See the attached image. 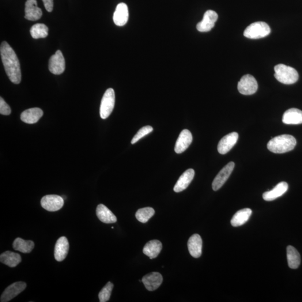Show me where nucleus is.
Listing matches in <instances>:
<instances>
[{"instance_id": "obj_5", "label": "nucleus", "mask_w": 302, "mask_h": 302, "mask_svg": "<svg viewBox=\"0 0 302 302\" xmlns=\"http://www.w3.org/2000/svg\"><path fill=\"white\" fill-rule=\"evenodd\" d=\"M115 100L114 90L112 88L108 89L104 93L101 102L100 115L102 119H107L112 114L114 108Z\"/></svg>"}, {"instance_id": "obj_31", "label": "nucleus", "mask_w": 302, "mask_h": 302, "mask_svg": "<svg viewBox=\"0 0 302 302\" xmlns=\"http://www.w3.org/2000/svg\"><path fill=\"white\" fill-rule=\"evenodd\" d=\"M113 288H114V284L111 282H109L105 285L99 294V298L100 302H108L110 299Z\"/></svg>"}, {"instance_id": "obj_4", "label": "nucleus", "mask_w": 302, "mask_h": 302, "mask_svg": "<svg viewBox=\"0 0 302 302\" xmlns=\"http://www.w3.org/2000/svg\"><path fill=\"white\" fill-rule=\"evenodd\" d=\"M270 32L269 26L266 22L258 21L247 26L245 30L244 35L247 38L256 39L267 36Z\"/></svg>"}, {"instance_id": "obj_13", "label": "nucleus", "mask_w": 302, "mask_h": 302, "mask_svg": "<svg viewBox=\"0 0 302 302\" xmlns=\"http://www.w3.org/2000/svg\"><path fill=\"white\" fill-rule=\"evenodd\" d=\"M142 282L144 284L145 288L149 291L152 292L159 288L163 282V278L160 273L153 272L143 277Z\"/></svg>"}, {"instance_id": "obj_23", "label": "nucleus", "mask_w": 302, "mask_h": 302, "mask_svg": "<svg viewBox=\"0 0 302 302\" xmlns=\"http://www.w3.org/2000/svg\"><path fill=\"white\" fill-rule=\"evenodd\" d=\"M282 121L286 124H302V111L296 108L289 109L283 114Z\"/></svg>"}, {"instance_id": "obj_16", "label": "nucleus", "mask_w": 302, "mask_h": 302, "mask_svg": "<svg viewBox=\"0 0 302 302\" xmlns=\"http://www.w3.org/2000/svg\"><path fill=\"white\" fill-rule=\"evenodd\" d=\"M129 18V11L127 5L124 3H120L116 7L113 21L116 25L122 26L127 24Z\"/></svg>"}, {"instance_id": "obj_6", "label": "nucleus", "mask_w": 302, "mask_h": 302, "mask_svg": "<svg viewBox=\"0 0 302 302\" xmlns=\"http://www.w3.org/2000/svg\"><path fill=\"white\" fill-rule=\"evenodd\" d=\"M258 89V82L254 76L250 75L244 76L238 84V90L245 95H250L255 94Z\"/></svg>"}, {"instance_id": "obj_34", "label": "nucleus", "mask_w": 302, "mask_h": 302, "mask_svg": "<svg viewBox=\"0 0 302 302\" xmlns=\"http://www.w3.org/2000/svg\"><path fill=\"white\" fill-rule=\"evenodd\" d=\"M45 9L48 12H52L54 9V0H42Z\"/></svg>"}, {"instance_id": "obj_22", "label": "nucleus", "mask_w": 302, "mask_h": 302, "mask_svg": "<svg viewBox=\"0 0 302 302\" xmlns=\"http://www.w3.org/2000/svg\"><path fill=\"white\" fill-rule=\"evenodd\" d=\"M96 215L99 220L104 224H114L117 221L116 217L112 211L102 204L97 207Z\"/></svg>"}, {"instance_id": "obj_15", "label": "nucleus", "mask_w": 302, "mask_h": 302, "mask_svg": "<svg viewBox=\"0 0 302 302\" xmlns=\"http://www.w3.org/2000/svg\"><path fill=\"white\" fill-rule=\"evenodd\" d=\"M25 18L30 21L39 20L42 16V11L37 6V0H27L25 3Z\"/></svg>"}, {"instance_id": "obj_11", "label": "nucleus", "mask_w": 302, "mask_h": 302, "mask_svg": "<svg viewBox=\"0 0 302 302\" xmlns=\"http://www.w3.org/2000/svg\"><path fill=\"white\" fill-rule=\"evenodd\" d=\"M26 288V284L24 282H18L9 285L4 290L1 296V302H7L16 297L20 293L23 292Z\"/></svg>"}, {"instance_id": "obj_17", "label": "nucleus", "mask_w": 302, "mask_h": 302, "mask_svg": "<svg viewBox=\"0 0 302 302\" xmlns=\"http://www.w3.org/2000/svg\"><path fill=\"white\" fill-rule=\"evenodd\" d=\"M203 241L201 236L194 234L189 239L188 247L190 254L194 258H199L202 253Z\"/></svg>"}, {"instance_id": "obj_7", "label": "nucleus", "mask_w": 302, "mask_h": 302, "mask_svg": "<svg viewBox=\"0 0 302 302\" xmlns=\"http://www.w3.org/2000/svg\"><path fill=\"white\" fill-rule=\"evenodd\" d=\"M41 206L49 211H56L61 209L64 205V199L57 195H47L41 200Z\"/></svg>"}, {"instance_id": "obj_12", "label": "nucleus", "mask_w": 302, "mask_h": 302, "mask_svg": "<svg viewBox=\"0 0 302 302\" xmlns=\"http://www.w3.org/2000/svg\"><path fill=\"white\" fill-rule=\"evenodd\" d=\"M239 138V134L236 132H232L223 137L218 145V152L221 154H225L231 150L236 144Z\"/></svg>"}, {"instance_id": "obj_14", "label": "nucleus", "mask_w": 302, "mask_h": 302, "mask_svg": "<svg viewBox=\"0 0 302 302\" xmlns=\"http://www.w3.org/2000/svg\"><path fill=\"white\" fill-rule=\"evenodd\" d=\"M192 141V135L191 132L188 130H184L177 139L175 146V152L178 154L184 152L191 144Z\"/></svg>"}, {"instance_id": "obj_20", "label": "nucleus", "mask_w": 302, "mask_h": 302, "mask_svg": "<svg viewBox=\"0 0 302 302\" xmlns=\"http://www.w3.org/2000/svg\"><path fill=\"white\" fill-rule=\"evenodd\" d=\"M288 189V184L283 181L277 184L271 190L264 192L263 198L265 201H273L285 194Z\"/></svg>"}, {"instance_id": "obj_25", "label": "nucleus", "mask_w": 302, "mask_h": 302, "mask_svg": "<svg viewBox=\"0 0 302 302\" xmlns=\"http://www.w3.org/2000/svg\"><path fill=\"white\" fill-rule=\"evenodd\" d=\"M251 214L252 210L250 208H244L237 211L231 221V225L235 227L244 225L248 221Z\"/></svg>"}, {"instance_id": "obj_18", "label": "nucleus", "mask_w": 302, "mask_h": 302, "mask_svg": "<svg viewBox=\"0 0 302 302\" xmlns=\"http://www.w3.org/2000/svg\"><path fill=\"white\" fill-rule=\"evenodd\" d=\"M69 243L66 237H61L57 241L55 248V258L57 262L65 260L69 251Z\"/></svg>"}, {"instance_id": "obj_8", "label": "nucleus", "mask_w": 302, "mask_h": 302, "mask_svg": "<svg viewBox=\"0 0 302 302\" xmlns=\"http://www.w3.org/2000/svg\"><path fill=\"white\" fill-rule=\"evenodd\" d=\"M234 168H235V163L233 162H230L218 173L212 183V188L214 191L218 190L224 186L231 175Z\"/></svg>"}, {"instance_id": "obj_9", "label": "nucleus", "mask_w": 302, "mask_h": 302, "mask_svg": "<svg viewBox=\"0 0 302 302\" xmlns=\"http://www.w3.org/2000/svg\"><path fill=\"white\" fill-rule=\"evenodd\" d=\"M49 70L54 75L62 74L65 70V59L61 51H56L49 60Z\"/></svg>"}, {"instance_id": "obj_10", "label": "nucleus", "mask_w": 302, "mask_h": 302, "mask_svg": "<svg viewBox=\"0 0 302 302\" xmlns=\"http://www.w3.org/2000/svg\"><path fill=\"white\" fill-rule=\"evenodd\" d=\"M218 14L213 10H208L204 15L203 20L196 25L199 32H209L215 25L218 19Z\"/></svg>"}, {"instance_id": "obj_1", "label": "nucleus", "mask_w": 302, "mask_h": 302, "mask_svg": "<svg viewBox=\"0 0 302 302\" xmlns=\"http://www.w3.org/2000/svg\"><path fill=\"white\" fill-rule=\"evenodd\" d=\"M0 54L6 73L10 80L15 84H19L21 80L19 60L13 49L6 41H3L1 43Z\"/></svg>"}, {"instance_id": "obj_19", "label": "nucleus", "mask_w": 302, "mask_h": 302, "mask_svg": "<svg viewBox=\"0 0 302 302\" xmlns=\"http://www.w3.org/2000/svg\"><path fill=\"white\" fill-rule=\"evenodd\" d=\"M195 171L193 169H189L185 171L179 177L175 184L173 190L180 192L186 190L194 179Z\"/></svg>"}, {"instance_id": "obj_29", "label": "nucleus", "mask_w": 302, "mask_h": 302, "mask_svg": "<svg viewBox=\"0 0 302 302\" xmlns=\"http://www.w3.org/2000/svg\"><path fill=\"white\" fill-rule=\"evenodd\" d=\"M34 39L44 38L48 36V28L44 24L34 25L30 30Z\"/></svg>"}, {"instance_id": "obj_21", "label": "nucleus", "mask_w": 302, "mask_h": 302, "mask_svg": "<svg viewBox=\"0 0 302 302\" xmlns=\"http://www.w3.org/2000/svg\"><path fill=\"white\" fill-rule=\"evenodd\" d=\"M43 115V112L38 108H34L27 109L22 112L21 114V119L22 122L28 124H35L38 122L41 117Z\"/></svg>"}, {"instance_id": "obj_30", "label": "nucleus", "mask_w": 302, "mask_h": 302, "mask_svg": "<svg viewBox=\"0 0 302 302\" xmlns=\"http://www.w3.org/2000/svg\"><path fill=\"white\" fill-rule=\"evenodd\" d=\"M154 213H155V211L152 208H143L139 209L135 213V217L138 221L142 223V224H146L151 217L153 216Z\"/></svg>"}, {"instance_id": "obj_2", "label": "nucleus", "mask_w": 302, "mask_h": 302, "mask_svg": "<svg viewBox=\"0 0 302 302\" xmlns=\"http://www.w3.org/2000/svg\"><path fill=\"white\" fill-rule=\"evenodd\" d=\"M296 144V139L293 136L283 134L272 138L267 143V147L271 152L284 153L293 150Z\"/></svg>"}, {"instance_id": "obj_24", "label": "nucleus", "mask_w": 302, "mask_h": 302, "mask_svg": "<svg viewBox=\"0 0 302 302\" xmlns=\"http://www.w3.org/2000/svg\"><path fill=\"white\" fill-rule=\"evenodd\" d=\"M162 248V245L160 241L152 240L147 243L143 247V254L149 256L150 259L157 258Z\"/></svg>"}, {"instance_id": "obj_27", "label": "nucleus", "mask_w": 302, "mask_h": 302, "mask_svg": "<svg viewBox=\"0 0 302 302\" xmlns=\"http://www.w3.org/2000/svg\"><path fill=\"white\" fill-rule=\"evenodd\" d=\"M286 255L289 267L293 269H297L301 264L300 253L293 246H288L286 248Z\"/></svg>"}, {"instance_id": "obj_3", "label": "nucleus", "mask_w": 302, "mask_h": 302, "mask_svg": "<svg viewBox=\"0 0 302 302\" xmlns=\"http://www.w3.org/2000/svg\"><path fill=\"white\" fill-rule=\"evenodd\" d=\"M274 76L277 80L286 85H291L296 83L299 75L294 68L288 66L283 64H279L274 67Z\"/></svg>"}, {"instance_id": "obj_33", "label": "nucleus", "mask_w": 302, "mask_h": 302, "mask_svg": "<svg viewBox=\"0 0 302 302\" xmlns=\"http://www.w3.org/2000/svg\"><path fill=\"white\" fill-rule=\"evenodd\" d=\"M11 109L3 98H0V113L4 115H9L11 114Z\"/></svg>"}, {"instance_id": "obj_26", "label": "nucleus", "mask_w": 302, "mask_h": 302, "mask_svg": "<svg viewBox=\"0 0 302 302\" xmlns=\"http://www.w3.org/2000/svg\"><path fill=\"white\" fill-rule=\"evenodd\" d=\"M0 261L10 267H14L21 263V258L17 253L7 251L0 256Z\"/></svg>"}, {"instance_id": "obj_28", "label": "nucleus", "mask_w": 302, "mask_h": 302, "mask_svg": "<svg viewBox=\"0 0 302 302\" xmlns=\"http://www.w3.org/2000/svg\"><path fill=\"white\" fill-rule=\"evenodd\" d=\"M13 247L15 250L28 254L31 252L35 248V243L32 241L24 240L21 238H17L13 243Z\"/></svg>"}, {"instance_id": "obj_32", "label": "nucleus", "mask_w": 302, "mask_h": 302, "mask_svg": "<svg viewBox=\"0 0 302 302\" xmlns=\"http://www.w3.org/2000/svg\"><path fill=\"white\" fill-rule=\"evenodd\" d=\"M153 131V127L150 126H147L142 127L134 136L133 139H132L131 141L132 144L133 145L134 143H137L138 141L140 140L141 138L144 137L145 136L151 133Z\"/></svg>"}]
</instances>
